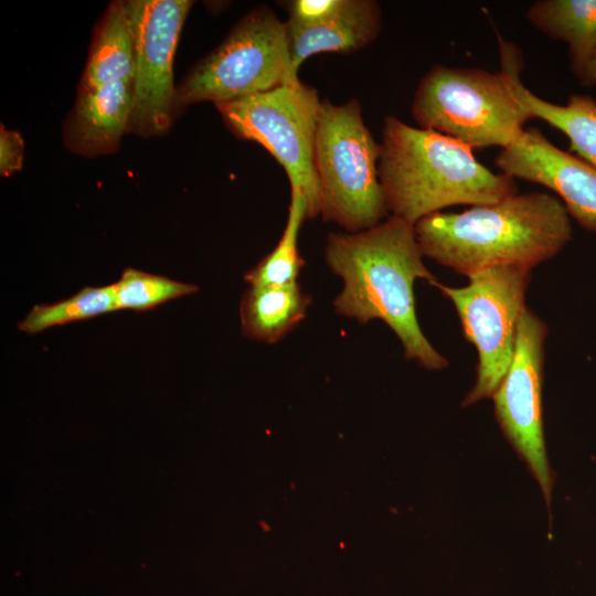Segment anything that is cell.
Returning a JSON list of instances; mask_svg holds the SVG:
<instances>
[{
    "label": "cell",
    "mask_w": 596,
    "mask_h": 596,
    "mask_svg": "<svg viewBox=\"0 0 596 596\" xmlns=\"http://www.w3.org/2000/svg\"><path fill=\"white\" fill-rule=\"evenodd\" d=\"M135 76V39L123 1L106 11L96 32L83 75L82 89L116 82H132Z\"/></svg>",
    "instance_id": "cell-17"
},
{
    "label": "cell",
    "mask_w": 596,
    "mask_h": 596,
    "mask_svg": "<svg viewBox=\"0 0 596 596\" xmlns=\"http://www.w3.org/2000/svg\"><path fill=\"white\" fill-rule=\"evenodd\" d=\"M116 310L113 284L84 287L74 296L54 304L35 305L18 323L19 330L35 334L49 328L93 318Z\"/></svg>",
    "instance_id": "cell-19"
},
{
    "label": "cell",
    "mask_w": 596,
    "mask_h": 596,
    "mask_svg": "<svg viewBox=\"0 0 596 596\" xmlns=\"http://www.w3.org/2000/svg\"><path fill=\"white\" fill-rule=\"evenodd\" d=\"M321 103L299 81L215 105L235 135L262 145L284 168L290 187L305 194L309 219L319 216L312 155Z\"/></svg>",
    "instance_id": "cell-8"
},
{
    "label": "cell",
    "mask_w": 596,
    "mask_h": 596,
    "mask_svg": "<svg viewBox=\"0 0 596 596\" xmlns=\"http://www.w3.org/2000/svg\"><path fill=\"white\" fill-rule=\"evenodd\" d=\"M347 0H295L289 4L288 23L309 26L338 13Z\"/></svg>",
    "instance_id": "cell-21"
},
{
    "label": "cell",
    "mask_w": 596,
    "mask_h": 596,
    "mask_svg": "<svg viewBox=\"0 0 596 596\" xmlns=\"http://www.w3.org/2000/svg\"><path fill=\"white\" fill-rule=\"evenodd\" d=\"M589 85H596V52L588 68V86Z\"/></svg>",
    "instance_id": "cell-23"
},
{
    "label": "cell",
    "mask_w": 596,
    "mask_h": 596,
    "mask_svg": "<svg viewBox=\"0 0 596 596\" xmlns=\"http://www.w3.org/2000/svg\"><path fill=\"white\" fill-rule=\"evenodd\" d=\"M132 108V82L81 89L67 124L68 145L86 155L114 150L130 124Z\"/></svg>",
    "instance_id": "cell-13"
},
{
    "label": "cell",
    "mask_w": 596,
    "mask_h": 596,
    "mask_svg": "<svg viewBox=\"0 0 596 596\" xmlns=\"http://www.w3.org/2000/svg\"><path fill=\"white\" fill-rule=\"evenodd\" d=\"M135 39L134 108L130 124L141 135L164 134L175 104L173 56L189 0L125 1Z\"/></svg>",
    "instance_id": "cell-10"
},
{
    "label": "cell",
    "mask_w": 596,
    "mask_h": 596,
    "mask_svg": "<svg viewBox=\"0 0 596 596\" xmlns=\"http://www.w3.org/2000/svg\"><path fill=\"white\" fill-rule=\"evenodd\" d=\"M23 139L18 131L0 129V173L8 177L22 169Z\"/></svg>",
    "instance_id": "cell-22"
},
{
    "label": "cell",
    "mask_w": 596,
    "mask_h": 596,
    "mask_svg": "<svg viewBox=\"0 0 596 596\" xmlns=\"http://www.w3.org/2000/svg\"><path fill=\"white\" fill-rule=\"evenodd\" d=\"M381 145L366 127L360 102L322 100L313 142L319 215L358 233L387 216L379 177Z\"/></svg>",
    "instance_id": "cell-4"
},
{
    "label": "cell",
    "mask_w": 596,
    "mask_h": 596,
    "mask_svg": "<svg viewBox=\"0 0 596 596\" xmlns=\"http://www.w3.org/2000/svg\"><path fill=\"white\" fill-rule=\"evenodd\" d=\"M499 45L501 71L507 74L531 118H539L561 130L570 140V150L596 167V99L571 95L565 105H557L536 96L520 78L522 58L518 47L501 39Z\"/></svg>",
    "instance_id": "cell-14"
},
{
    "label": "cell",
    "mask_w": 596,
    "mask_h": 596,
    "mask_svg": "<svg viewBox=\"0 0 596 596\" xmlns=\"http://www.w3.org/2000/svg\"><path fill=\"white\" fill-rule=\"evenodd\" d=\"M546 323L528 307L521 315L510 366L491 396L499 427L550 505L554 485L542 409Z\"/></svg>",
    "instance_id": "cell-9"
},
{
    "label": "cell",
    "mask_w": 596,
    "mask_h": 596,
    "mask_svg": "<svg viewBox=\"0 0 596 596\" xmlns=\"http://www.w3.org/2000/svg\"><path fill=\"white\" fill-rule=\"evenodd\" d=\"M299 81L291 67L286 23L260 6L193 67L175 89L174 103L216 105Z\"/></svg>",
    "instance_id": "cell-6"
},
{
    "label": "cell",
    "mask_w": 596,
    "mask_h": 596,
    "mask_svg": "<svg viewBox=\"0 0 596 596\" xmlns=\"http://www.w3.org/2000/svg\"><path fill=\"white\" fill-rule=\"evenodd\" d=\"M291 67L319 53H349L376 40L382 26L380 4L373 0H347L343 8L321 23L299 26L287 21Z\"/></svg>",
    "instance_id": "cell-12"
},
{
    "label": "cell",
    "mask_w": 596,
    "mask_h": 596,
    "mask_svg": "<svg viewBox=\"0 0 596 596\" xmlns=\"http://www.w3.org/2000/svg\"><path fill=\"white\" fill-rule=\"evenodd\" d=\"M414 225L391 215L358 233L331 232L324 259L342 279L334 312L361 324L381 320L398 338L406 360L438 371L448 366L425 337L416 316L414 284L437 280L423 262Z\"/></svg>",
    "instance_id": "cell-1"
},
{
    "label": "cell",
    "mask_w": 596,
    "mask_h": 596,
    "mask_svg": "<svg viewBox=\"0 0 596 596\" xmlns=\"http://www.w3.org/2000/svg\"><path fill=\"white\" fill-rule=\"evenodd\" d=\"M494 161L501 173L554 191L571 217L596 232V167L561 150L535 127L524 129Z\"/></svg>",
    "instance_id": "cell-11"
},
{
    "label": "cell",
    "mask_w": 596,
    "mask_h": 596,
    "mask_svg": "<svg viewBox=\"0 0 596 596\" xmlns=\"http://www.w3.org/2000/svg\"><path fill=\"white\" fill-rule=\"evenodd\" d=\"M379 177L391 215L415 225L454 205L496 203L517 193L514 179L481 164L467 145L389 116Z\"/></svg>",
    "instance_id": "cell-3"
},
{
    "label": "cell",
    "mask_w": 596,
    "mask_h": 596,
    "mask_svg": "<svg viewBox=\"0 0 596 596\" xmlns=\"http://www.w3.org/2000/svg\"><path fill=\"white\" fill-rule=\"evenodd\" d=\"M531 272L496 267L469 276L464 287L432 284L451 301L465 338L478 352L476 381L461 402L464 407L490 398L510 366Z\"/></svg>",
    "instance_id": "cell-7"
},
{
    "label": "cell",
    "mask_w": 596,
    "mask_h": 596,
    "mask_svg": "<svg viewBox=\"0 0 596 596\" xmlns=\"http://www.w3.org/2000/svg\"><path fill=\"white\" fill-rule=\"evenodd\" d=\"M311 301L298 281L249 286L240 307L242 333L258 342L276 343L306 318Z\"/></svg>",
    "instance_id": "cell-16"
},
{
    "label": "cell",
    "mask_w": 596,
    "mask_h": 596,
    "mask_svg": "<svg viewBox=\"0 0 596 596\" xmlns=\"http://www.w3.org/2000/svg\"><path fill=\"white\" fill-rule=\"evenodd\" d=\"M307 219L309 212L305 194L299 188L290 187V202L283 234L276 246L244 275L249 286H277L297 281L305 265L298 238Z\"/></svg>",
    "instance_id": "cell-18"
},
{
    "label": "cell",
    "mask_w": 596,
    "mask_h": 596,
    "mask_svg": "<svg viewBox=\"0 0 596 596\" xmlns=\"http://www.w3.org/2000/svg\"><path fill=\"white\" fill-rule=\"evenodd\" d=\"M528 21L553 40L568 45L570 65L582 85L596 52V0H540L526 11Z\"/></svg>",
    "instance_id": "cell-15"
},
{
    "label": "cell",
    "mask_w": 596,
    "mask_h": 596,
    "mask_svg": "<svg viewBox=\"0 0 596 596\" xmlns=\"http://www.w3.org/2000/svg\"><path fill=\"white\" fill-rule=\"evenodd\" d=\"M411 111L421 128L471 149L505 148L532 119L504 72L446 65H435L423 76Z\"/></svg>",
    "instance_id": "cell-5"
},
{
    "label": "cell",
    "mask_w": 596,
    "mask_h": 596,
    "mask_svg": "<svg viewBox=\"0 0 596 596\" xmlns=\"http://www.w3.org/2000/svg\"><path fill=\"white\" fill-rule=\"evenodd\" d=\"M414 230L424 257L467 277L496 267L532 269L572 238L565 206L545 192L515 193L458 213H433Z\"/></svg>",
    "instance_id": "cell-2"
},
{
    "label": "cell",
    "mask_w": 596,
    "mask_h": 596,
    "mask_svg": "<svg viewBox=\"0 0 596 596\" xmlns=\"http://www.w3.org/2000/svg\"><path fill=\"white\" fill-rule=\"evenodd\" d=\"M113 288L116 310H148L199 290L193 284L134 268L125 269Z\"/></svg>",
    "instance_id": "cell-20"
}]
</instances>
